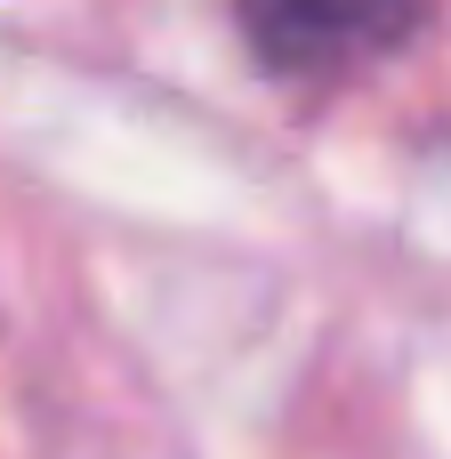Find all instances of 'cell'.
I'll list each match as a JSON object with an SVG mask.
<instances>
[{
  "label": "cell",
  "instance_id": "1",
  "mask_svg": "<svg viewBox=\"0 0 451 459\" xmlns=\"http://www.w3.org/2000/svg\"><path fill=\"white\" fill-rule=\"evenodd\" d=\"M403 32H412V16H371V8H274V16H250V40L282 73L347 65V48H387Z\"/></svg>",
  "mask_w": 451,
  "mask_h": 459
}]
</instances>
